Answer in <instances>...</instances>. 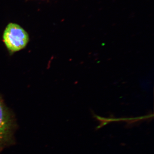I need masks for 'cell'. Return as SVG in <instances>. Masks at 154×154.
<instances>
[{
    "mask_svg": "<svg viewBox=\"0 0 154 154\" xmlns=\"http://www.w3.org/2000/svg\"><path fill=\"white\" fill-rule=\"evenodd\" d=\"M3 39L9 50L19 51L26 46L29 41L28 33L18 24L10 23L7 25L3 34Z\"/></svg>",
    "mask_w": 154,
    "mask_h": 154,
    "instance_id": "cell-1",
    "label": "cell"
},
{
    "mask_svg": "<svg viewBox=\"0 0 154 154\" xmlns=\"http://www.w3.org/2000/svg\"><path fill=\"white\" fill-rule=\"evenodd\" d=\"M11 130L10 114L0 99V149L10 140Z\"/></svg>",
    "mask_w": 154,
    "mask_h": 154,
    "instance_id": "cell-2",
    "label": "cell"
}]
</instances>
